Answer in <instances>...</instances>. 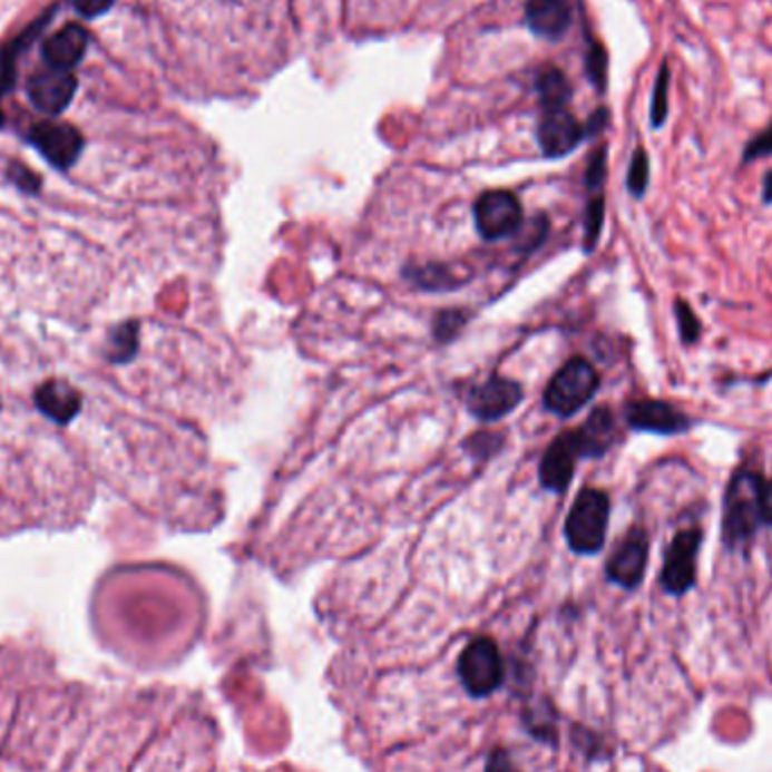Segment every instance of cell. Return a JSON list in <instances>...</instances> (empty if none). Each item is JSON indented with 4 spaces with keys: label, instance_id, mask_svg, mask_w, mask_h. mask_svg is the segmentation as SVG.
Wrapping results in <instances>:
<instances>
[{
    "label": "cell",
    "instance_id": "cell-1",
    "mask_svg": "<svg viewBox=\"0 0 772 772\" xmlns=\"http://www.w3.org/2000/svg\"><path fill=\"white\" fill-rule=\"evenodd\" d=\"M761 492L763 481L750 470H741L732 477L725 495L723 538L730 547L747 540L761 520Z\"/></svg>",
    "mask_w": 772,
    "mask_h": 772
},
{
    "label": "cell",
    "instance_id": "cell-2",
    "mask_svg": "<svg viewBox=\"0 0 772 772\" xmlns=\"http://www.w3.org/2000/svg\"><path fill=\"white\" fill-rule=\"evenodd\" d=\"M610 520V499L606 492L587 488L583 490L565 525V536L576 554H596L606 543Z\"/></svg>",
    "mask_w": 772,
    "mask_h": 772
},
{
    "label": "cell",
    "instance_id": "cell-3",
    "mask_svg": "<svg viewBox=\"0 0 772 772\" xmlns=\"http://www.w3.org/2000/svg\"><path fill=\"white\" fill-rule=\"evenodd\" d=\"M596 389H598L596 369L587 360L574 358L551 378L545 391V404L549 411L558 416H574L594 398Z\"/></svg>",
    "mask_w": 772,
    "mask_h": 772
},
{
    "label": "cell",
    "instance_id": "cell-4",
    "mask_svg": "<svg viewBox=\"0 0 772 772\" xmlns=\"http://www.w3.org/2000/svg\"><path fill=\"white\" fill-rule=\"evenodd\" d=\"M459 677L470 696L483 698L492 694L504 680V662L497 644L488 637L470 642L459 657Z\"/></svg>",
    "mask_w": 772,
    "mask_h": 772
},
{
    "label": "cell",
    "instance_id": "cell-5",
    "mask_svg": "<svg viewBox=\"0 0 772 772\" xmlns=\"http://www.w3.org/2000/svg\"><path fill=\"white\" fill-rule=\"evenodd\" d=\"M701 540H703V534L698 529H686V531H680L668 545L662 576H659L662 587L668 594L682 596L694 587Z\"/></svg>",
    "mask_w": 772,
    "mask_h": 772
},
{
    "label": "cell",
    "instance_id": "cell-6",
    "mask_svg": "<svg viewBox=\"0 0 772 772\" xmlns=\"http://www.w3.org/2000/svg\"><path fill=\"white\" fill-rule=\"evenodd\" d=\"M475 222L486 240H499L510 235L522 224L520 199L508 190H490L475 204Z\"/></svg>",
    "mask_w": 772,
    "mask_h": 772
},
{
    "label": "cell",
    "instance_id": "cell-7",
    "mask_svg": "<svg viewBox=\"0 0 772 772\" xmlns=\"http://www.w3.org/2000/svg\"><path fill=\"white\" fill-rule=\"evenodd\" d=\"M626 422L637 429V432H651V434H682L684 429H690L692 422L682 411H677L668 402L659 400H639L631 402L626 407Z\"/></svg>",
    "mask_w": 772,
    "mask_h": 772
},
{
    "label": "cell",
    "instance_id": "cell-8",
    "mask_svg": "<svg viewBox=\"0 0 772 772\" xmlns=\"http://www.w3.org/2000/svg\"><path fill=\"white\" fill-rule=\"evenodd\" d=\"M30 138L41 156L59 169L70 167L79 158L84 147L81 134L75 127L61 123H41L32 129Z\"/></svg>",
    "mask_w": 772,
    "mask_h": 772
},
{
    "label": "cell",
    "instance_id": "cell-9",
    "mask_svg": "<svg viewBox=\"0 0 772 772\" xmlns=\"http://www.w3.org/2000/svg\"><path fill=\"white\" fill-rule=\"evenodd\" d=\"M77 91V79L70 70L48 68L28 81V96L43 114H61Z\"/></svg>",
    "mask_w": 772,
    "mask_h": 772
},
{
    "label": "cell",
    "instance_id": "cell-10",
    "mask_svg": "<svg viewBox=\"0 0 772 772\" xmlns=\"http://www.w3.org/2000/svg\"><path fill=\"white\" fill-rule=\"evenodd\" d=\"M520 400L522 387L518 382L495 375L470 391L468 407L481 420H497L518 407Z\"/></svg>",
    "mask_w": 772,
    "mask_h": 772
},
{
    "label": "cell",
    "instance_id": "cell-11",
    "mask_svg": "<svg viewBox=\"0 0 772 772\" xmlns=\"http://www.w3.org/2000/svg\"><path fill=\"white\" fill-rule=\"evenodd\" d=\"M648 560V538L642 529H631L624 543L617 547L608 560V578L626 589H633L642 583Z\"/></svg>",
    "mask_w": 772,
    "mask_h": 772
},
{
    "label": "cell",
    "instance_id": "cell-12",
    "mask_svg": "<svg viewBox=\"0 0 772 772\" xmlns=\"http://www.w3.org/2000/svg\"><path fill=\"white\" fill-rule=\"evenodd\" d=\"M583 457L578 432H565L560 434L551 448L545 452V459L540 463V481L545 488L554 492H563L574 475L576 459Z\"/></svg>",
    "mask_w": 772,
    "mask_h": 772
},
{
    "label": "cell",
    "instance_id": "cell-13",
    "mask_svg": "<svg viewBox=\"0 0 772 772\" xmlns=\"http://www.w3.org/2000/svg\"><path fill=\"white\" fill-rule=\"evenodd\" d=\"M583 138H585L583 125L567 109L545 111L540 127H538V140H540L545 156L560 158V156L574 152Z\"/></svg>",
    "mask_w": 772,
    "mask_h": 772
},
{
    "label": "cell",
    "instance_id": "cell-14",
    "mask_svg": "<svg viewBox=\"0 0 772 772\" xmlns=\"http://www.w3.org/2000/svg\"><path fill=\"white\" fill-rule=\"evenodd\" d=\"M527 26L538 37L558 41L571 26L569 0H527Z\"/></svg>",
    "mask_w": 772,
    "mask_h": 772
},
{
    "label": "cell",
    "instance_id": "cell-15",
    "mask_svg": "<svg viewBox=\"0 0 772 772\" xmlns=\"http://www.w3.org/2000/svg\"><path fill=\"white\" fill-rule=\"evenodd\" d=\"M86 46H89L86 30L81 26H66L43 43V59L50 68L70 70L81 61Z\"/></svg>",
    "mask_w": 772,
    "mask_h": 772
},
{
    "label": "cell",
    "instance_id": "cell-16",
    "mask_svg": "<svg viewBox=\"0 0 772 772\" xmlns=\"http://www.w3.org/2000/svg\"><path fill=\"white\" fill-rule=\"evenodd\" d=\"M35 400H37V407L50 420H55L59 424L70 422L81 409L79 391L66 382H59V380H52V382H46L43 387H39Z\"/></svg>",
    "mask_w": 772,
    "mask_h": 772
},
{
    "label": "cell",
    "instance_id": "cell-17",
    "mask_svg": "<svg viewBox=\"0 0 772 772\" xmlns=\"http://www.w3.org/2000/svg\"><path fill=\"white\" fill-rule=\"evenodd\" d=\"M576 432L583 457L606 455L615 439V416L610 413V409H596Z\"/></svg>",
    "mask_w": 772,
    "mask_h": 772
},
{
    "label": "cell",
    "instance_id": "cell-18",
    "mask_svg": "<svg viewBox=\"0 0 772 772\" xmlns=\"http://www.w3.org/2000/svg\"><path fill=\"white\" fill-rule=\"evenodd\" d=\"M538 91H540V100H543L545 111H549V109H565V105L569 102V96H571L569 81H567V77L558 68H545L540 72Z\"/></svg>",
    "mask_w": 772,
    "mask_h": 772
},
{
    "label": "cell",
    "instance_id": "cell-19",
    "mask_svg": "<svg viewBox=\"0 0 772 772\" xmlns=\"http://www.w3.org/2000/svg\"><path fill=\"white\" fill-rule=\"evenodd\" d=\"M668 81H671V70L668 63H662L655 89H653V100H651V123L653 127H662V123L668 116Z\"/></svg>",
    "mask_w": 772,
    "mask_h": 772
},
{
    "label": "cell",
    "instance_id": "cell-20",
    "mask_svg": "<svg viewBox=\"0 0 772 772\" xmlns=\"http://www.w3.org/2000/svg\"><path fill=\"white\" fill-rule=\"evenodd\" d=\"M587 75L598 91L608 86V52L600 43H594L587 52Z\"/></svg>",
    "mask_w": 772,
    "mask_h": 772
},
{
    "label": "cell",
    "instance_id": "cell-21",
    "mask_svg": "<svg viewBox=\"0 0 772 772\" xmlns=\"http://www.w3.org/2000/svg\"><path fill=\"white\" fill-rule=\"evenodd\" d=\"M646 188H648V156L644 149H637L628 169V190L635 197H642Z\"/></svg>",
    "mask_w": 772,
    "mask_h": 772
},
{
    "label": "cell",
    "instance_id": "cell-22",
    "mask_svg": "<svg viewBox=\"0 0 772 772\" xmlns=\"http://www.w3.org/2000/svg\"><path fill=\"white\" fill-rule=\"evenodd\" d=\"M675 319H677V328H680V336L684 343H694L701 336V321L696 319L694 310L686 305L684 301L675 303Z\"/></svg>",
    "mask_w": 772,
    "mask_h": 772
},
{
    "label": "cell",
    "instance_id": "cell-23",
    "mask_svg": "<svg viewBox=\"0 0 772 772\" xmlns=\"http://www.w3.org/2000/svg\"><path fill=\"white\" fill-rule=\"evenodd\" d=\"M600 228H604V199L596 197L589 202L587 213H585V242L587 248H592L600 235Z\"/></svg>",
    "mask_w": 772,
    "mask_h": 772
},
{
    "label": "cell",
    "instance_id": "cell-24",
    "mask_svg": "<svg viewBox=\"0 0 772 772\" xmlns=\"http://www.w3.org/2000/svg\"><path fill=\"white\" fill-rule=\"evenodd\" d=\"M114 360L118 362H125L134 355L136 351V328L134 325H127V328H120L116 334H114Z\"/></svg>",
    "mask_w": 772,
    "mask_h": 772
},
{
    "label": "cell",
    "instance_id": "cell-25",
    "mask_svg": "<svg viewBox=\"0 0 772 772\" xmlns=\"http://www.w3.org/2000/svg\"><path fill=\"white\" fill-rule=\"evenodd\" d=\"M14 50L0 52V98L8 96L17 84V63H14Z\"/></svg>",
    "mask_w": 772,
    "mask_h": 772
},
{
    "label": "cell",
    "instance_id": "cell-26",
    "mask_svg": "<svg viewBox=\"0 0 772 772\" xmlns=\"http://www.w3.org/2000/svg\"><path fill=\"white\" fill-rule=\"evenodd\" d=\"M604 179H606V147H600L589 158L585 182L589 188H598L600 184H604Z\"/></svg>",
    "mask_w": 772,
    "mask_h": 772
},
{
    "label": "cell",
    "instance_id": "cell-27",
    "mask_svg": "<svg viewBox=\"0 0 772 772\" xmlns=\"http://www.w3.org/2000/svg\"><path fill=\"white\" fill-rule=\"evenodd\" d=\"M10 179L26 193H37L39 186H41V179L35 175L32 169H28L21 163H12L10 165Z\"/></svg>",
    "mask_w": 772,
    "mask_h": 772
},
{
    "label": "cell",
    "instance_id": "cell-28",
    "mask_svg": "<svg viewBox=\"0 0 772 772\" xmlns=\"http://www.w3.org/2000/svg\"><path fill=\"white\" fill-rule=\"evenodd\" d=\"M772 154V123L750 140V145L745 147V160H754V158H763Z\"/></svg>",
    "mask_w": 772,
    "mask_h": 772
},
{
    "label": "cell",
    "instance_id": "cell-29",
    "mask_svg": "<svg viewBox=\"0 0 772 772\" xmlns=\"http://www.w3.org/2000/svg\"><path fill=\"white\" fill-rule=\"evenodd\" d=\"M114 3H116V0H72V8H75L81 17L96 19V17L105 14L107 10H111Z\"/></svg>",
    "mask_w": 772,
    "mask_h": 772
},
{
    "label": "cell",
    "instance_id": "cell-30",
    "mask_svg": "<svg viewBox=\"0 0 772 772\" xmlns=\"http://www.w3.org/2000/svg\"><path fill=\"white\" fill-rule=\"evenodd\" d=\"M608 118H610L608 109H598V111L587 120V125L583 127V129H585V136H594V134H598V131H604V127L608 125Z\"/></svg>",
    "mask_w": 772,
    "mask_h": 772
},
{
    "label": "cell",
    "instance_id": "cell-31",
    "mask_svg": "<svg viewBox=\"0 0 772 772\" xmlns=\"http://www.w3.org/2000/svg\"><path fill=\"white\" fill-rule=\"evenodd\" d=\"M761 520L772 527V481L763 483L761 492Z\"/></svg>",
    "mask_w": 772,
    "mask_h": 772
},
{
    "label": "cell",
    "instance_id": "cell-32",
    "mask_svg": "<svg viewBox=\"0 0 772 772\" xmlns=\"http://www.w3.org/2000/svg\"><path fill=\"white\" fill-rule=\"evenodd\" d=\"M488 772H515V768H512V763L508 761V756L504 752H497V756L490 759Z\"/></svg>",
    "mask_w": 772,
    "mask_h": 772
},
{
    "label": "cell",
    "instance_id": "cell-33",
    "mask_svg": "<svg viewBox=\"0 0 772 772\" xmlns=\"http://www.w3.org/2000/svg\"><path fill=\"white\" fill-rule=\"evenodd\" d=\"M763 202L772 204V172H768L763 182Z\"/></svg>",
    "mask_w": 772,
    "mask_h": 772
},
{
    "label": "cell",
    "instance_id": "cell-34",
    "mask_svg": "<svg viewBox=\"0 0 772 772\" xmlns=\"http://www.w3.org/2000/svg\"><path fill=\"white\" fill-rule=\"evenodd\" d=\"M3 123H6V116H3V111H0V127H3Z\"/></svg>",
    "mask_w": 772,
    "mask_h": 772
}]
</instances>
